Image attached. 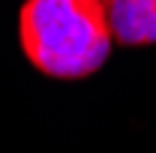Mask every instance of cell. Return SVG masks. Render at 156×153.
<instances>
[{
	"mask_svg": "<svg viewBox=\"0 0 156 153\" xmlns=\"http://www.w3.org/2000/svg\"><path fill=\"white\" fill-rule=\"evenodd\" d=\"M18 36L24 57L42 75L60 81L93 75L114 45L105 0H27Z\"/></svg>",
	"mask_w": 156,
	"mask_h": 153,
	"instance_id": "6da1fadb",
	"label": "cell"
},
{
	"mask_svg": "<svg viewBox=\"0 0 156 153\" xmlns=\"http://www.w3.org/2000/svg\"><path fill=\"white\" fill-rule=\"evenodd\" d=\"M105 18L111 39L120 45L156 42V0H105Z\"/></svg>",
	"mask_w": 156,
	"mask_h": 153,
	"instance_id": "7a4b0ae2",
	"label": "cell"
}]
</instances>
